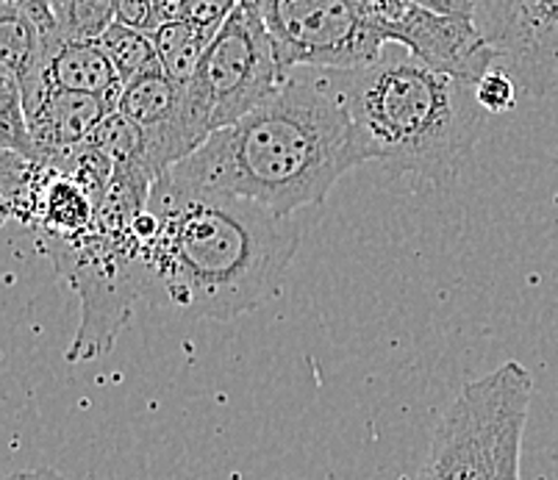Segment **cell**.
I'll list each match as a JSON object with an SVG mask.
<instances>
[{"mask_svg": "<svg viewBox=\"0 0 558 480\" xmlns=\"http://www.w3.org/2000/svg\"><path fill=\"white\" fill-rule=\"evenodd\" d=\"M344 3L380 42L400 45L439 73L478 84L492 67H497V53L486 42L475 20L436 14L414 0H344Z\"/></svg>", "mask_w": 558, "mask_h": 480, "instance_id": "52a82bcc", "label": "cell"}, {"mask_svg": "<svg viewBox=\"0 0 558 480\" xmlns=\"http://www.w3.org/2000/svg\"><path fill=\"white\" fill-rule=\"evenodd\" d=\"M342 98L364 159L442 179L473 153L489 118L473 81L428 67L400 45L359 70H319Z\"/></svg>", "mask_w": 558, "mask_h": 480, "instance_id": "3957f363", "label": "cell"}, {"mask_svg": "<svg viewBox=\"0 0 558 480\" xmlns=\"http://www.w3.org/2000/svg\"><path fill=\"white\" fill-rule=\"evenodd\" d=\"M367 164L342 98L319 70H298L240 123L211 134L165 175L292 217L319 206L344 173Z\"/></svg>", "mask_w": 558, "mask_h": 480, "instance_id": "7a4b0ae2", "label": "cell"}, {"mask_svg": "<svg viewBox=\"0 0 558 480\" xmlns=\"http://www.w3.org/2000/svg\"><path fill=\"white\" fill-rule=\"evenodd\" d=\"M111 111L117 109H111L104 98H95V95L48 89L37 106L25 111L34 153H37L34 161L50 167L68 150L86 145Z\"/></svg>", "mask_w": 558, "mask_h": 480, "instance_id": "9c48e42d", "label": "cell"}, {"mask_svg": "<svg viewBox=\"0 0 558 480\" xmlns=\"http://www.w3.org/2000/svg\"><path fill=\"white\" fill-rule=\"evenodd\" d=\"M140 300L190 320H236L276 297L301 231L292 217L161 175L134 222Z\"/></svg>", "mask_w": 558, "mask_h": 480, "instance_id": "6da1fadb", "label": "cell"}, {"mask_svg": "<svg viewBox=\"0 0 558 480\" xmlns=\"http://www.w3.org/2000/svg\"><path fill=\"white\" fill-rule=\"evenodd\" d=\"M50 3H53L56 14H59V9H62V7H64V0H50Z\"/></svg>", "mask_w": 558, "mask_h": 480, "instance_id": "44dd1931", "label": "cell"}, {"mask_svg": "<svg viewBox=\"0 0 558 480\" xmlns=\"http://www.w3.org/2000/svg\"><path fill=\"white\" fill-rule=\"evenodd\" d=\"M475 23L520 93L536 100L550 95L558 75V0H475Z\"/></svg>", "mask_w": 558, "mask_h": 480, "instance_id": "ba28073f", "label": "cell"}, {"mask_svg": "<svg viewBox=\"0 0 558 480\" xmlns=\"http://www.w3.org/2000/svg\"><path fill=\"white\" fill-rule=\"evenodd\" d=\"M181 100H184V87H179L175 81L167 78L165 70H159V73H148L125 84L117 111L129 118L142 134H150L179 118Z\"/></svg>", "mask_w": 558, "mask_h": 480, "instance_id": "8fae6325", "label": "cell"}, {"mask_svg": "<svg viewBox=\"0 0 558 480\" xmlns=\"http://www.w3.org/2000/svg\"><path fill=\"white\" fill-rule=\"evenodd\" d=\"M100 48L106 50V56L114 64L117 75L123 84H131V81L142 78L148 73H159V50H156L154 34L140 32V28H131L125 23H111L106 28L104 37L98 39Z\"/></svg>", "mask_w": 558, "mask_h": 480, "instance_id": "4fadbf2b", "label": "cell"}, {"mask_svg": "<svg viewBox=\"0 0 558 480\" xmlns=\"http://www.w3.org/2000/svg\"><path fill=\"white\" fill-rule=\"evenodd\" d=\"M154 42L167 78L186 89L190 81L195 78L203 53L211 45V37H206L190 20H179V23L159 25L154 32Z\"/></svg>", "mask_w": 558, "mask_h": 480, "instance_id": "7c38bea8", "label": "cell"}, {"mask_svg": "<svg viewBox=\"0 0 558 480\" xmlns=\"http://www.w3.org/2000/svg\"><path fill=\"white\" fill-rule=\"evenodd\" d=\"M414 3H420V7L430 9L436 14L475 20V0H414Z\"/></svg>", "mask_w": 558, "mask_h": 480, "instance_id": "d6986e66", "label": "cell"}, {"mask_svg": "<svg viewBox=\"0 0 558 480\" xmlns=\"http://www.w3.org/2000/svg\"><path fill=\"white\" fill-rule=\"evenodd\" d=\"M43 87L95 95V98H104L111 109H117L125 84L120 81L100 42L59 39L45 56Z\"/></svg>", "mask_w": 558, "mask_h": 480, "instance_id": "30bf717a", "label": "cell"}, {"mask_svg": "<svg viewBox=\"0 0 558 480\" xmlns=\"http://www.w3.org/2000/svg\"><path fill=\"white\" fill-rule=\"evenodd\" d=\"M517 93H520V84L504 67H492L475 84V98L484 106L486 114H506V111L514 109Z\"/></svg>", "mask_w": 558, "mask_h": 480, "instance_id": "2e32d148", "label": "cell"}, {"mask_svg": "<svg viewBox=\"0 0 558 480\" xmlns=\"http://www.w3.org/2000/svg\"><path fill=\"white\" fill-rule=\"evenodd\" d=\"M89 143H93L100 153L109 156L114 170H134V173L148 175L145 173V167H142V153H145L142 131L136 128L129 118H123L120 111H111L109 118L98 125V131H95V136Z\"/></svg>", "mask_w": 558, "mask_h": 480, "instance_id": "5bb4252c", "label": "cell"}, {"mask_svg": "<svg viewBox=\"0 0 558 480\" xmlns=\"http://www.w3.org/2000/svg\"><path fill=\"white\" fill-rule=\"evenodd\" d=\"M281 84L262 0H240L197 64L181 100V128L192 153L211 134L240 123Z\"/></svg>", "mask_w": 558, "mask_h": 480, "instance_id": "5b68a950", "label": "cell"}, {"mask_svg": "<svg viewBox=\"0 0 558 480\" xmlns=\"http://www.w3.org/2000/svg\"><path fill=\"white\" fill-rule=\"evenodd\" d=\"M236 7H240V0H190L186 20L195 23L206 37L215 39Z\"/></svg>", "mask_w": 558, "mask_h": 480, "instance_id": "e0dca14e", "label": "cell"}, {"mask_svg": "<svg viewBox=\"0 0 558 480\" xmlns=\"http://www.w3.org/2000/svg\"><path fill=\"white\" fill-rule=\"evenodd\" d=\"M534 376L506 361L464 383L430 433L420 480H520Z\"/></svg>", "mask_w": 558, "mask_h": 480, "instance_id": "277c9868", "label": "cell"}, {"mask_svg": "<svg viewBox=\"0 0 558 480\" xmlns=\"http://www.w3.org/2000/svg\"><path fill=\"white\" fill-rule=\"evenodd\" d=\"M281 81L298 70H359L378 62L387 45L344 0H262Z\"/></svg>", "mask_w": 558, "mask_h": 480, "instance_id": "8992f818", "label": "cell"}, {"mask_svg": "<svg viewBox=\"0 0 558 480\" xmlns=\"http://www.w3.org/2000/svg\"><path fill=\"white\" fill-rule=\"evenodd\" d=\"M111 23H117V0H64L59 9L62 39L98 42Z\"/></svg>", "mask_w": 558, "mask_h": 480, "instance_id": "9a60e30c", "label": "cell"}, {"mask_svg": "<svg viewBox=\"0 0 558 480\" xmlns=\"http://www.w3.org/2000/svg\"><path fill=\"white\" fill-rule=\"evenodd\" d=\"M117 20L154 34L159 28V0H117Z\"/></svg>", "mask_w": 558, "mask_h": 480, "instance_id": "ac0fdd59", "label": "cell"}, {"mask_svg": "<svg viewBox=\"0 0 558 480\" xmlns=\"http://www.w3.org/2000/svg\"><path fill=\"white\" fill-rule=\"evenodd\" d=\"M7 480H64V478H62V475L50 472V469H32V472L9 475Z\"/></svg>", "mask_w": 558, "mask_h": 480, "instance_id": "ffe728a7", "label": "cell"}]
</instances>
